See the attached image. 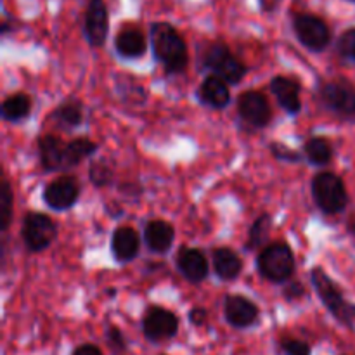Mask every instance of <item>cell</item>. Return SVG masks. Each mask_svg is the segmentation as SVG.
<instances>
[{
  "label": "cell",
  "instance_id": "obj_32",
  "mask_svg": "<svg viewBox=\"0 0 355 355\" xmlns=\"http://www.w3.org/2000/svg\"><path fill=\"white\" fill-rule=\"evenodd\" d=\"M104 336H106L107 347H110L114 354L127 352V338H125V335L121 333V329L118 328V326L114 324L107 326Z\"/></svg>",
  "mask_w": 355,
  "mask_h": 355
},
{
  "label": "cell",
  "instance_id": "obj_15",
  "mask_svg": "<svg viewBox=\"0 0 355 355\" xmlns=\"http://www.w3.org/2000/svg\"><path fill=\"white\" fill-rule=\"evenodd\" d=\"M66 144L59 135L44 134L37 141L38 162L45 172H58L64 168V156H66Z\"/></svg>",
  "mask_w": 355,
  "mask_h": 355
},
{
  "label": "cell",
  "instance_id": "obj_6",
  "mask_svg": "<svg viewBox=\"0 0 355 355\" xmlns=\"http://www.w3.org/2000/svg\"><path fill=\"white\" fill-rule=\"evenodd\" d=\"M312 198L324 215H338L349 205V193L342 177L333 172H319L312 179Z\"/></svg>",
  "mask_w": 355,
  "mask_h": 355
},
{
  "label": "cell",
  "instance_id": "obj_29",
  "mask_svg": "<svg viewBox=\"0 0 355 355\" xmlns=\"http://www.w3.org/2000/svg\"><path fill=\"white\" fill-rule=\"evenodd\" d=\"M336 52L343 61L355 64V28H349L340 35L336 42Z\"/></svg>",
  "mask_w": 355,
  "mask_h": 355
},
{
  "label": "cell",
  "instance_id": "obj_23",
  "mask_svg": "<svg viewBox=\"0 0 355 355\" xmlns=\"http://www.w3.org/2000/svg\"><path fill=\"white\" fill-rule=\"evenodd\" d=\"M31 113V99L28 94L24 92H16L12 96L6 97L0 106V114L6 121L10 123H17V121L24 120V118L30 116Z\"/></svg>",
  "mask_w": 355,
  "mask_h": 355
},
{
  "label": "cell",
  "instance_id": "obj_24",
  "mask_svg": "<svg viewBox=\"0 0 355 355\" xmlns=\"http://www.w3.org/2000/svg\"><path fill=\"white\" fill-rule=\"evenodd\" d=\"M304 158L314 166H326L335 156L331 142L326 137H311L304 146Z\"/></svg>",
  "mask_w": 355,
  "mask_h": 355
},
{
  "label": "cell",
  "instance_id": "obj_28",
  "mask_svg": "<svg viewBox=\"0 0 355 355\" xmlns=\"http://www.w3.org/2000/svg\"><path fill=\"white\" fill-rule=\"evenodd\" d=\"M113 168L106 159H92V163L89 165V180L94 187H97V189L110 187L113 182Z\"/></svg>",
  "mask_w": 355,
  "mask_h": 355
},
{
  "label": "cell",
  "instance_id": "obj_27",
  "mask_svg": "<svg viewBox=\"0 0 355 355\" xmlns=\"http://www.w3.org/2000/svg\"><path fill=\"white\" fill-rule=\"evenodd\" d=\"M12 208H14V193L10 182L7 179H2L0 186V231L6 234L12 222Z\"/></svg>",
  "mask_w": 355,
  "mask_h": 355
},
{
  "label": "cell",
  "instance_id": "obj_5",
  "mask_svg": "<svg viewBox=\"0 0 355 355\" xmlns=\"http://www.w3.org/2000/svg\"><path fill=\"white\" fill-rule=\"evenodd\" d=\"M318 101L338 120L355 123V87L345 78L324 80L319 83Z\"/></svg>",
  "mask_w": 355,
  "mask_h": 355
},
{
  "label": "cell",
  "instance_id": "obj_14",
  "mask_svg": "<svg viewBox=\"0 0 355 355\" xmlns=\"http://www.w3.org/2000/svg\"><path fill=\"white\" fill-rule=\"evenodd\" d=\"M270 94L276 97L281 110L288 114H298L302 111V85L293 76L277 75L269 83Z\"/></svg>",
  "mask_w": 355,
  "mask_h": 355
},
{
  "label": "cell",
  "instance_id": "obj_9",
  "mask_svg": "<svg viewBox=\"0 0 355 355\" xmlns=\"http://www.w3.org/2000/svg\"><path fill=\"white\" fill-rule=\"evenodd\" d=\"M141 329L148 342H166V340H172L179 333V318L168 309L153 305L144 312Z\"/></svg>",
  "mask_w": 355,
  "mask_h": 355
},
{
  "label": "cell",
  "instance_id": "obj_1",
  "mask_svg": "<svg viewBox=\"0 0 355 355\" xmlns=\"http://www.w3.org/2000/svg\"><path fill=\"white\" fill-rule=\"evenodd\" d=\"M153 55L168 76L180 75L189 64V52L182 35L173 24L156 21L149 28Z\"/></svg>",
  "mask_w": 355,
  "mask_h": 355
},
{
  "label": "cell",
  "instance_id": "obj_30",
  "mask_svg": "<svg viewBox=\"0 0 355 355\" xmlns=\"http://www.w3.org/2000/svg\"><path fill=\"white\" fill-rule=\"evenodd\" d=\"M269 151L277 162H283V163H300L302 159H304V155H300V153L295 151L293 148H290V146L277 141L270 142Z\"/></svg>",
  "mask_w": 355,
  "mask_h": 355
},
{
  "label": "cell",
  "instance_id": "obj_16",
  "mask_svg": "<svg viewBox=\"0 0 355 355\" xmlns=\"http://www.w3.org/2000/svg\"><path fill=\"white\" fill-rule=\"evenodd\" d=\"M175 263L179 272L189 283H203L208 277V260L201 250L182 246L179 250V253H177Z\"/></svg>",
  "mask_w": 355,
  "mask_h": 355
},
{
  "label": "cell",
  "instance_id": "obj_11",
  "mask_svg": "<svg viewBox=\"0 0 355 355\" xmlns=\"http://www.w3.org/2000/svg\"><path fill=\"white\" fill-rule=\"evenodd\" d=\"M82 31L90 47H103L110 33V12L104 0H87Z\"/></svg>",
  "mask_w": 355,
  "mask_h": 355
},
{
  "label": "cell",
  "instance_id": "obj_19",
  "mask_svg": "<svg viewBox=\"0 0 355 355\" xmlns=\"http://www.w3.org/2000/svg\"><path fill=\"white\" fill-rule=\"evenodd\" d=\"M141 252V239L137 231L130 225H121L114 229L111 236V253L118 263H130L137 259Z\"/></svg>",
  "mask_w": 355,
  "mask_h": 355
},
{
  "label": "cell",
  "instance_id": "obj_31",
  "mask_svg": "<svg viewBox=\"0 0 355 355\" xmlns=\"http://www.w3.org/2000/svg\"><path fill=\"white\" fill-rule=\"evenodd\" d=\"M279 349L284 355H312V347L307 342L291 336H283L279 340Z\"/></svg>",
  "mask_w": 355,
  "mask_h": 355
},
{
  "label": "cell",
  "instance_id": "obj_18",
  "mask_svg": "<svg viewBox=\"0 0 355 355\" xmlns=\"http://www.w3.org/2000/svg\"><path fill=\"white\" fill-rule=\"evenodd\" d=\"M114 51L123 59H139L148 51V38L141 28L125 24L114 37Z\"/></svg>",
  "mask_w": 355,
  "mask_h": 355
},
{
  "label": "cell",
  "instance_id": "obj_2",
  "mask_svg": "<svg viewBox=\"0 0 355 355\" xmlns=\"http://www.w3.org/2000/svg\"><path fill=\"white\" fill-rule=\"evenodd\" d=\"M311 283L312 288L315 290V295L326 311L336 319L342 326L345 328L354 329L355 328V305L350 304L345 298L343 291L340 290L338 284L326 274L322 267H314L311 270Z\"/></svg>",
  "mask_w": 355,
  "mask_h": 355
},
{
  "label": "cell",
  "instance_id": "obj_38",
  "mask_svg": "<svg viewBox=\"0 0 355 355\" xmlns=\"http://www.w3.org/2000/svg\"><path fill=\"white\" fill-rule=\"evenodd\" d=\"M343 355H347V354H343Z\"/></svg>",
  "mask_w": 355,
  "mask_h": 355
},
{
  "label": "cell",
  "instance_id": "obj_36",
  "mask_svg": "<svg viewBox=\"0 0 355 355\" xmlns=\"http://www.w3.org/2000/svg\"><path fill=\"white\" fill-rule=\"evenodd\" d=\"M259 2L260 10L263 14H274L281 6H283L284 0H257Z\"/></svg>",
  "mask_w": 355,
  "mask_h": 355
},
{
  "label": "cell",
  "instance_id": "obj_21",
  "mask_svg": "<svg viewBox=\"0 0 355 355\" xmlns=\"http://www.w3.org/2000/svg\"><path fill=\"white\" fill-rule=\"evenodd\" d=\"M211 263L214 270L222 281H234L238 279L243 270V260L234 250L231 248H215L211 253Z\"/></svg>",
  "mask_w": 355,
  "mask_h": 355
},
{
  "label": "cell",
  "instance_id": "obj_13",
  "mask_svg": "<svg viewBox=\"0 0 355 355\" xmlns=\"http://www.w3.org/2000/svg\"><path fill=\"white\" fill-rule=\"evenodd\" d=\"M224 318L231 328L248 329L260 319L259 305L243 295H227L224 298Z\"/></svg>",
  "mask_w": 355,
  "mask_h": 355
},
{
  "label": "cell",
  "instance_id": "obj_7",
  "mask_svg": "<svg viewBox=\"0 0 355 355\" xmlns=\"http://www.w3.org/2000/svg\"><path fill=\"white\" fill-rule=\"evenodd\" d=\"M291 28L297 40L311 52H322L331 44V28L322 17L311 12L291 14Z\"/></svg>",
  "mask_w": 355,
  "mask_h": 355
},
{
  "label": "cell",
  "instance_id": "obj_22",
  "mask_svg": "<svg viewBox=\"0 0 355 355\" xmlns=\"http://www.w3.org/2000/svg\"><path fill=\"white\" fill-rule=\"evenodd\" d=\"M83 104L82 101L69 97V99L62 101L52 113V121L55 127L61 130H73V128L80 127L83 121Z\"/></svg>",
  "mask_w": 355,
  "mask_h": 355
},
{
  "label": "cell",
  "instance_id": "obj_35",
  "mask_svg": "<svg viewBox=\"0 0 355 355\" xmlns=\"http://www.w3.org/2000/svg\"><path fill=\"white\" fill-rule=\"evenodd\" d=\"M71 355H104V352L94 343H82V345L73 349Z\"/></svg>",
  "mask_w": 355,
  "mask_h": 355
},
{
  "label": "cell",
  "instance_id": "obj_34",
  "mask_svg": "<svg viewBox=\"0 0 355 355\" xmlns=\"http://www.w3.org/2000/svg\"><path fill=\"white\" fill-rule=\"evenodd\" d=\"M187 319L194 328H203L208 322V311L205 307H193L187 314Z\"/></svg>",
  "mask_w": 355,
  "mask_h": 355
},
{
  "label": "cell",
  "instance_id": "obj_12",
  "mask_svg": "<svg viewBox=\"0 0 355 355\" xmlns=\"http://www.w3.org/2000/svg\"><path fill=\"white\" fill-rule=\"evenodd\" d=\"M42 198L51 210H69L80 198V182L73 175H61L45 186Z\"/></svg>",
  "mask_w": 355,
  "mask_h": 355
},
{
  "label": "cell",
  "instance_id": "obj_3",
  "mask_svg": "<svg viewBox=\"0 0 355 355\" xmlns=\"http://www.w3.org/2000/svg\"><path fill=\"white\" fill-rule=\"evenodd\" d=\"M200 66L210 75L220 76L229 85H238L248 73V66L232 54L224 42H210L200 54Z\"/></svg>",
  "mask_w": 355,
  "mask_h": 355
},
{
  "label": "cell",
  "instance_id": "obj_39",
  "mask_svg": "<svg viewBox=\"0 0 355 355\" xmlns=\"http://www.w3.org/2000/svg\"><path fill=\"white\" fill-rule=\"evenodd\" d=\"M354 234H355V232H354Z\"/></svg>",
  "mask_w": 355,
  "mask_h": 355
},
{
  "label": "cell",
  "instance_id": "obj_17",
  "mask_svg": "<svg viewBox=\"0 0 355 355\" xmlns=\"http://www.w3.org/2000/svg\"><path fill=\"white\" fill-rule=\"evenodd\" d=\"M196 97L203 106L211 110H224L231 103L229 83L217 75H207L198 87Z\"/></svg>",
  "mask_w": 355,
  "mask_h": 355
},
{
  "label": "cell",
  "instance_id": "obj_20",
  "mask_svg": "<svg viewBox=\"0 0 355 355\" xmlns=\"http://www.w3.org/2000/svg\"><path fill=\"white\" fill-rule=\"evenodd\" d=\"M173 241H175V231H173L172 224L165 220H149L144 227V243L148 246L149 252L158 253H168L172 248Z\"/></svg>",
  "mask_w": 355,
  "mask_h": 355
},
{
  "label": "cell",
  "instance_id": "obj_4",
  "mask_svg": "<svg viewBox=\"0 0 355 355\" xmlns=\"http://www.w3.org/2000/svg\"><path fill=\"white\" fill-rule=\"evenodd\" d=\"M295 253L284 241H274L263 246L257 257V269L263 279L270 283L283 284L295 274Z\"/></svg>",
  "mask_w": 355,
  "mask_h": 355
},
{
  "label": "cell",
  "instance_id": "obj_37",
  "mask_svg": "<svg viewBox=\"0 0 355 355\" xmlns=\"http://www.w3.org/2000/svg\"><path fill=\"white\" fill-rule=\"evenodd\" d=\"M349 2H352V3H355V0H349Z\"/></svg>",
  "mask_w": 355,
  "mask_h": 355
},
{
  "label": "cell",
  "instance_id": "obj_26",
  "mask_svg": "<svg viewBox=\"0 0 355 355\" xmlns=\"http://www.w3.org/2000/svg\"><path fill=\"white\" fill-rule=\"evenodd\" d=\"M270 231H272V217H270L269 214H262L260 217H257L255 222L250 225L248 239H246L245 248L248 250V252L263 248L267 239H269Z\"/></svg>",
  "mask_w": 355,
  "mask_h": 355
},
{
  "label": "cell",
  "instance_id": "obj_33",
  "mask_svg": "<svg viewBox=\"0 0 355 355\" xmlns=\"http://www.w3.org/2000/svg\"><path fill=\"white\" fill-rule=\"evenodd\" d=\"M283 297L286 298V302H298L302 300V298L307 297V290H305L304 284L300 283V281H288V283H284V288H283Z\"/></svg>",
  "mask_w": 355,
  "mask_h": 355
},
{
  "label": "cell",
  "instance_id": "obj_25",
  "mask_svg": "<svg viewBox=\"0 0 355 355\" xmlns=\"http://www.w3.org/2000/svg\"><path fill=\"white\" fill-rule=\"evenodd\" d=\"M99 149V146L96 144L90 139L82 137V139H73L66 144V156H64V168H73V166H78L83 159L94 156Z\"/></svg>",
  "mask_w": 355,
  "mask_h": 355
},
{
  "label": "cell",
  "instance_id": "obj_10",
  "mask_svg": "<svg viewBox=\"0 0 355 355\" xmlns=\"http://www.w3.org/2000/svg\"><path fill=\"white\" fill-rule=\"evenodd\" d=\"M238 116L248 127L266 128L272 120V107L260 90H245L238 97Z\"/></svg>",
  "mask_w": 355,
  "mask_h": 355
},
{
  "label": "cell",
  "instance_id": "obj_8",
  "mask_svg": "<svg viewBox=\"0 0 355 355\" xmlns=\"http://www.w3.org/2000/svg\"><path fill=\"white\" fill-rule=\"evenodd\" d=\"M21 238L28 252L40 253L58 238V224L42 211H30L23 218Z\"/></svg>",
  "mask_w": 355,
  "mask_h": 355
}]
</instances>
